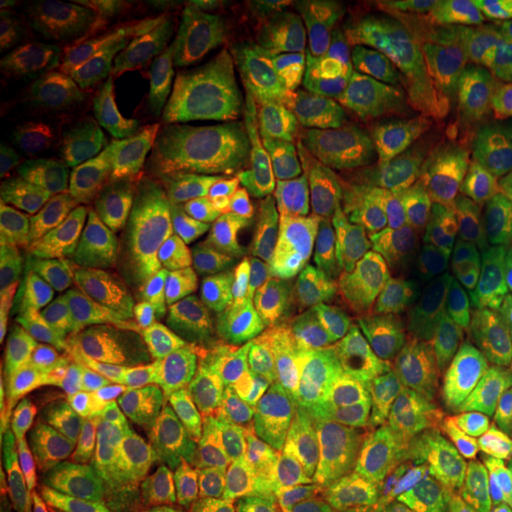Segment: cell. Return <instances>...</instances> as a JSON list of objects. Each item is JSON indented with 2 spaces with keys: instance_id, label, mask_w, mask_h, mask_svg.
Instances as JSON below:
<instances>
[{
  "instance_id": "cell-1",
  "label": "cell",
  "mask_w": 512,
  "mask_h": 512,
  "mask_svg": "<svg viewBox=\"0 0 512 512\" xmlns=\"http://www.w3.org/2000/svg\"><path fill=\"white\" fill-rule=\"evenodd\" d=\"M74 40L103 92L165 126H234L288 103L316 74L271 29L222 6L97 3L77 15Z\"/></svg>"
},
{
  "instance_id": "cell-2",
  "label": "cell",
  "mask_w": 512,
  "mask_h": 512,
  "mask_svg": "<svg viewBox=\"0 0 512 512\" xmlns=\"http://www.w3.org/2000/svg\"><path fill=\"white\" fill-rule=\"evenodd\" d=\"M498 43L490 40L473 49L384 63L330 83L305 103L288 100L214 131L194 148L183 194L174 205L177 214L211 225L225 205L316 143L376 117L402 120L404 114L456 92L493 60Z\"/></svg>"
},
{
  "instance_id": "cell-3",
  "label": "cell",
  "mask_w": 512,
  "mask_h": 512,
  "mask_svg": "<svg viewBox=\"0 0 512 512\" xmlns=\"http://www.w3.org/2000/svg\"><path fill=\"white\" fill-rule=\"evenodd\" d=\"M185 151L137 128L69 131L20 160L0 183L9 225L49 237H114L177 205Z\"/></svg>"
},
{
  "instance_id": "cell-4",
  "label": "cell",
  "mask_w": 512,
  "mask_h": 512,
  "mask_svg": "<svg viewBox=\"0 0 512 512\" xmlns=\"http://www.w3.org/2000/svg\"><path fill=\"white\" fill-rule=\"evenodd\" d=\"M512 117V43L456 92L404 114L353 165L342 183L333 228L345 237L365 222L413 211L453 194L464 174L507 140Z\"/></svg>"
},
{
  "instance_id": "cell-5",
  "label": "cell",
  "mask_w": 512,
  "mask_h": 512,
  "mask_svg": "<svg viewBox=\"0 0 512 512\" xmlns=\"http://www.w3.org/2000/svg\"><path fill=\"white\" fill-rule=\"evenodd\" d=\"M254 276L208 225L180 214L134 222L92 256L86 299L100 316L143 333H194L237 316Z\"/></svg>"
},
{
  "instance_id": "cell-6",
  "label": "cell",
  "mask_w": 512,
  "mask_h": 512,
  "mask_svg": "<svg viewBox=\"0 0 512 512\" xmlns=\"http://www.w3.org/2000/svg\"><path fill=\"white\" fill-rule=\"evenodd\" d=\"M319 413L291 362L256 350L185 399L180 464L205 501H228L311 450Z\"/></svg>"
},
{
  "instance_id": "cell-7",
  "label": "cell",
  "mask_w": 512,
  "mask_h": 512,
  "mask_svg": "<svg viewBox=\"0 0 512 512\" xmlns=\"http://www.w3.org/2000/svg\"><path fill=\"white\" fill-rule=\"evenodd\" d=\"M478 370L424 382L399 407L336 424L328 436L336 512H424L481 390Z\"/></svg>"
},
{
  "instance_id": "cell-8",
  "label": "cell",
  "mask_w": 512,
  "mask_h": 512,
  "mask_svg": "<svg viewBox=\"0 0 512 512\" xmlns=\"http://www.w3.org/2000/svg\"><path fill=\"white\" fill-rule=\"evenodd\" d=\"M279 336L302 382L350 419L379 416L419 390V367L362 342L348 311L342 234L330 225L279 293Z\"/></svg>"
},
{
  "instance_id": "cell-9",
  "label": "cell",
  "mask_w": 512,
  "mask_h": 512,
  "mask_svg": "<svg viewBox=\"0 0 512 512\" xmlns=\"http://www.w3.org/2000/svg\"><path fill=\"white\" fill-rule=\"evenodd\" d=\"M396 120L376 117L316 143L225 205L208 228L245 268L274 262L302 242L325 234L353 165L382 140Z\"/></svg>"
},
{
  "instance_id": "cell-10",
  "label": "cell",
  "mask_w": 512,
  "mask_h": 512,
  "mask_svg": "<svg viewBox=\"0 0 512 512\" xmlns=\"http://www.w3.org/2000/svg\"><path fill=\"white\" fill-rule=\"evenodd\" d=\"M447 239L441 311L458 342L476 350L512 288V131L453 188Z\"/></svg>"
},
{
  "instance_id": "cell-11",
  "label": "cell",
  "mask_w": 512,
  "mask_h": 512,
  "mask_svg": "<svg viewBox=\"0 0 512 512\" xmlns=\"http://www.w3.org/2000/svg\"><path fill=\"white\" fill-rule=\"evenodd\" d=\"M40 433L83 464H109L148 447L163 427V396L126 365H86L55 376L35 399Z\"/></svg>"
},
{
  "instance_id": "cell-12",
  "label": "cell",
  "mask_w": 512,
  "mask_h": 512,
  "mask_svg": "<svg viewBox=\"0 0 512 512\" xmlns=\"http://www.w3.org/2000/svg\"><path fill=\"white\" fill-rule=\"evenodd\" d=\"M441 504L447 512H512V373L481 384Z\"/></svg>"
},
{
  "instance_id": "cell-13",
  "label": "cell",
  "mask_w": 512,
  "mask_h": 512,
  "mask_svg": "<svg viewBox=\"0 0 512 512\" xmlns=\"http://www.w3.org/2000/svg\"><path fill=\"white\" fill-rule=\"evenodd\" d=\"M72 111L60 60L29 29L0 35V154L46 140Z\"/></svg>"
},
{
  "instance_id": "cell-14",
  "label": "cell",
  "mask_w": 512,
  "mask_h": 512,
  "mask_svg": "<svg viewBox=\"0 0 512 512\" xmlns=\"http://www.w3.org/2000/svg\"><path fill=\"white\" fill-rule=\"evenodd\" d=\"M220 6L271 29L313 69L322 57L362 46L390 20L384 6L359 0H228Z\"/></svg>"
},
{
  "instance_id": "cell-15",
  "label": "cell",
  "mask_w": 512,
  "mask_h": 512,
  "mask_svg": "<svg viewBox=\"0 0 512 512\" xmlns=\"http://www.w3.org/2000/svg\"><path fill=\"white\" fill-rule=\"evenodd\" d=\"M188 481L165 476L83 478L52 501V512H208Z\"/></svg>"
},
{
  "instance_id": "cell-16",
  "label": "cell",
  "mask_w": 512,
  "mask_h": 512,
  "mask_svg": "<svg viewBox=\"0 0 512 512\" xmlns=\"http://www.w3.org/2000/svg\"><path fill=\"white\" fill-rule=\"evenodd\" d=\"M217 512H336V481L328 436L293 467L222 501Z\"/></svg>"
},
{
  "instance_id": "cell-17",
  "label": "cell",
  "mask_w": 512,
  "mask_h": 512,
  "mask_svg": "<svg viewBox=\"0 0 512 512\" xmlns=\"http://www.w3.org/2000/svg\"><path fill=\"white\" fill-rule=\"evenodd\" d=\"M57 495V467L49 453L6 430L0 439V512H35Z\"/></svg>"
},
{
  "instance_id": "cell-18",
  "label": "cell",
  "mask_w": 512,
  "mask_h": 512,
  "mask_svg": "<svg viewBox=\"0 0 512 512\" xmlns=\"http://www.w3.org/2000/svg\"><path fill=\"white\" fill-rule=\"evenodd\" d=\"M487 359L498 373H512V288L487 336Z\"/></svg>"
},
{
  "instance_id": "cell-19",
  "label": "cell",
  "mask_w": 512,
  "mask_h": 512,
  "mask_svg": "<svg viewBox=\"0 0 512 512\" xmlns=\"http://www.w3.org/2000/svg\"><path fill=\"white\" fill-rule=\"evenodd\" d=\"M46 12H49V3H40V0H6L0 6V20H3V29H23V23L40 20Z\"/></svg>"
}]
</instances>
